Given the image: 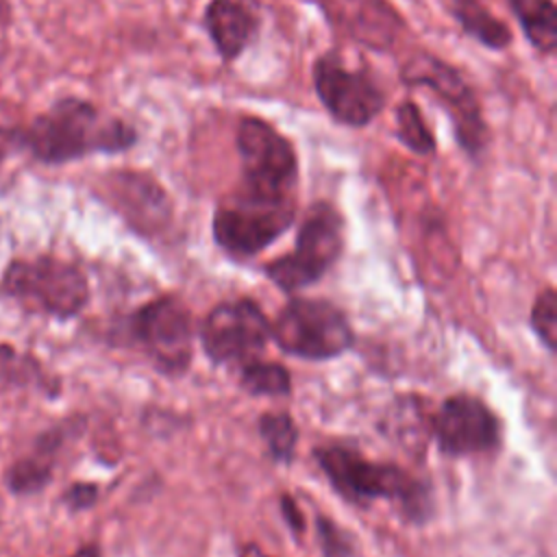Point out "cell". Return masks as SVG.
Here are the masks:
<instances>
[{"label":"cell","mask_w":557,"mask_h":557,"mask_svg":"<svg viewBox=\"0 0 557 557\" xmlns=\"http://www.w3.org/2000/svg\"><path fill=\"white\" fill-rule=\"evenodd\" d=\"M453 15L461 28L492 50H505L511 44V30L481 0H450Z\"/></svg>","instance_id":"cell-16"},{"label":"cell","mask_w":557,"mask_h":557,"mask_svg":"<svg viewBox=\"0 0 557 557\" xmlns=\"http://www.w3.org/2000/svg\"><path fill=\"white\" fill-rule=\"evenodd\" d=\"M274 342L302 359H331L352 344V329L342 309L326 300H289L270 326Z\"/></svg>","instance_id":"cell-5"},{"label":"cell","mask_w":557,"mask_h":557,"mask_svg":"<svg viewBox=\"0 0 557 557\" xmlns=\"http://www.w3.org/2000/svg\"><path fill=\"white\" fill-rule=\"evenodd\" d=\"M322 7L337 28L368 48H389L403 28L387 0H322Z\"/></svg>","instance_id":"cell-13"},{"label":"cell","mask_w":557,"mask_h":557,"mask_svg":"<svg viewBox=\"0 0 557 557\" xmlns=\"http://www.w3.org/2000/svg\"><path fill=\"white\" fill-rule=\"evenodd\" d=\"M205 26L222 61H235L261 28L259 0H211L205 9Z\"/></svg>","instance_id":"cell-14"},{"label":"cell","mask_w":557,"mask_h":557,"mask_svg":"<svg viewBox=\"0 0 557 557\" xmlns=\"http://www.w3.org/2000/svg\"><path fill=\"white\" fill-rule=\"evenodd\" d=\"M235 146L242 163L239 187L268 194L294 196L298 161L292 141L261 117H242Z\"/></svg>","instance_id":"cell-6"},{"label":"cell","mask_w":557,"mask_h":557,"mask_svg":"<svg viewBox=\"0 0 557 557\" xmlns=\"http://www.w3.org/2000/svg\"><path fill=\"white\" fill-rule=\"evenodd\" d=\"M259 433L263 437V442L268 444L270 455L281 461L287 463L294 457V448H296V440H298V431L296 424L292 422V418L287 413H265L259 418Z\"/></svg>","instance_id":"cell-19"},{"label":"cell","mask_w":557,"mask_h":557,"mask_svg":"<svg viewBox=\"0 0 557 557\" xmlns=\"http://www.w3.org/2000/svg\"><path fill=\"white\" fill-rule=\"evenodd\" d=\"M294 218V196H268L237 187L213 213V239L233 257H252L278 239Z\"/></svg>","instance_id":"cell-3"},{"label":"cell","mask_w":557,"mask_h":557,"mask_svg":"<svg viewBox=\"0 0 557 557\" xmlns=\"http://www.w3.org/2000/svg\"><path fill=\"white\" fill-rule=\"evenodd\" d=\"M344 248V220L331 202L309 207L296 237V248L270 261L265 274L281 289H300L315 283L337 261Z\"/></svg>","instance_id":"cell-4"},{"label":"cell","mask_w":557,"mask_h":557,"mask_svg":"<svg viewBox=\"0 0 557 557\" xmlns=\"http://www.w3.org/2000/svg\"><path fill=\"white\" fill-rule=\"evenodd\" d=\"M9 146H11V135L0 128V163H2V159H4V154H7V150H9Z\"/></svg>","instance_id":"cell-26"},{"label":"cell","mask_w":557,"mask_h":557,"mask_svg":"<svg viewBox=\"0 0 557 557\" xmlns=\"http://www.w3.org/2000/svg\"><path fill=\"white\" fill-rule=\"evenodd\" d=\"M96 485H87V483H78L74 485L67 494H65V500L72 505V509H85L89 505H94L96 500Z\"/></svg>","instance_id":"cell-23"},{"label":"cell","mask_w":557,"mask_h":557,"mask_svg":"<svg viewBox=\"0 0 557 557\" xmlns=\"http://www.w3.org/2000/svg\"><path fill=\"white\" fill-rule=\"evenodd\" d=\"M242 387L255 396H285L292 389L289 372L278 363L248 361L239 376Z\"/></svg>","instance_id":"cell-18"},{"label":"cell","mask_w":557,"mask_h":557,"mask_svg":"<svg viewBox=\"0 0 557 557\" xmlns=\"http://www.w3.org/2000/svg\"><path fill=\"white\" fill-rule=\"evenodd\" d=\"M131 333L165 372H183L191 359V318L172 296L144 305L131 318Z\"/></svg>","instance_id":"cell-11"},{"label":"cell","mask_w":557,"mask_h":557,"mask_svg":"<svg viewBox=\"0 0 557 557\" xmlns=\"http://www.w3.org/2000/svg\"><path fill=\"white\" fill-rule=\"evenodd\" d=\"M527 41L540 54H553L557 48V9L553 0H509Z\"/></svg>","instance_id":"cell-15"},{"label":"cell","mask_w":557,"mask_h":557,"mask_svg":"<svg viewBox=\"0 0 557 557\" xmlns=\"http://www.w3.org/2000/svg\"><path fill=\"white\" fill-rule=\"evenodd\" d=\"M531 324L533 331L537 333V337L544 342L546 348H555V339H557V296L555 289L548 287L544 289L531 311Z\"/></svg>","instance_id":"cell-20"},{"label":"cell","mask_w":557,"mask_h":557,"mask_svg":"<svg viewBox=\"0 0 557 557\" xmlns=\"http://www.w3.org/2000/svg\"><path fill=\"white\" fill-rule=\"evenodd\" d=\"M7 17H9V4L7 0H0V22H7Z\"/></svg>","instance_id":"cell-28"},{"label":"cell","mask_w":557,"mask_h":557,"mask_svg":"<svg viewBox=\"0 0 557 557\" xmlns=\"http://www.w3.org/2000/svg\"><path fill=\"white\" fill-rule=\"evenodd\" d=\"M313 87L324 109L342 124L366 126L385 107V94L368 70H348L329 50L313 63Z\"/></svg>","instance_id":"cell-9"},{"label":"cell","mask_w":557,"mask_h":557,"mask_svg":"<svg viewBox=\"0 0 557 557\" xmlns=\"http://www.w3.org/2000/svg\"><path fill=\"white\" fill-rule=\"evenodd\" d=\"M318 531H320V544L324 557H350L352 544L348 535L331 520L318 518Z\"/></svg>","instance_id":"cell-22"},{"label":"cell","mask_w":557,"mask_h":557,"mask_svg":"<svg viewBox=\"0 0 557 557\" xmlns=\"http://www.w3.org/2000/svg\"><path fill=\"white\" fill-rule=\"evenodd\" d=\"M435 440L446 455L485 453L500 442V422L474 396L457 394L442 403L435 416Z\"/></svg>","instance_id":"cell-12"},{"label":"cell","mask_w":557,"mask_h":557,"mask_svg":"<svg viewBox=\"0 0 557 557\" xmlns=\"http://www.w3.org/2000/svg\"><path fill=\"white\" fill-rule=\"evenodd\" d=\"M26 141L37 159L61 163L89 152L128 150L137 141V131L87 100L65 98L30 124Z\"/></svg>","instance_id":"cell-1"},{"label":"cell","mask_w":557,"mask_h":557,"mask_svg":"<svg viewBox=\"0 0 557 557\" xmlns=\"http://www.w3.org/2000/svg\"><path fill=\"white\" fill-rule=\"evenodd\" d=\"M70 557H100V555H98V550H96L94 546H85V548L76 550V553L70 555Z\"/></svg>","instance_id":"cell-27"},{"label":"cell","mask_w":557,"mask_h":557,"mask_svg":"<svg viewBox=\"0 0 557 557\" xmlns=\"http://www.w3.org/2000/svg\"><path fill=\"white\" fill-rule=\"evenodd\" d=\"M396 137L416 154H433L435 137L426 126L416 102L405 100L396 107Z\"/></svg>","instance_id":"cell-17"},{"label":"cell","mask_w":557,"mask_h":557,"mask_svg":"<svg viewBox=\"0 0 557 557\" xmlns=\"http://www.w3.org/2000/svg\"><path fill=\"white\" fill-rule=\"evenodd\" d=\"M407 85H424L444 102L453 117L455 137L468 157L476 159L487 146V126L481 104L463 76L442 59L420 52L413 54L400 72Z\"/></svg>","instance_id":"cell-7"},{"label":"cell","mask_w":557,"mask_h":557,"mask_svg":"<svg viewBox=\"0 0 557 557\" xmlns=\"http://www.w3.org/2000/svg\"><path fill=\"white\" fill-rule=\"evenodd\" d=\"M270 322L252 300L220 302L200 326V342L215 363H248L265 348Z\"/></svg>","instance_id":"cell-10"},{"label":"cell","mask_w":557,"mask_h":557,"mask_svg":"<svg viewBox=\"0 0 557 557\" xmlns=\"http://www.w3.org/2000/svg\"><path fill=\"white\" fill-rule=\"evenodd\" d=\"M239 557H272V555L263 553V550H261L259 546H255V544H246V546L239 548Z\"/></svg>","instance_id":"cell-25"},{"label":"cell","mask_w":557,"mask_h":557,"mask_svg":"<svg viewBox=\"0 0 557 557\" xmlns=\"http://www.w3.org/2000/svg\"><path fill=\"white\" fill-rule=\"evenodd\" d=\"M281 507H283V513H285V520L289 522V527H292V531L294 533H302V529H305V522H302V513L298 511V507L285 496L283 500H281Z\"/></svg>","instance_id":"cell-24"},{"label":"cell","mask_w":557,"mask_h":557,"mask_svg":"<svg viewBox=\"0 0 557 557\" xmlns=\"http://www.w3.org/2000/svg\"><path fill=\"white\" fill-rule=\"evenodd\" d=\"M331 485L346 500L366 505L376 498L396 500L407 518L422 522L431 513L429 487L392 463H376L352 448L326 446L315 453Z\"/></svg>","instance_id":"cell-2"},{"label":"cell","mask_w":557,"mask_h":557,"mask_svg":"<svg viewBox=\"0 0 557 557\" xmlns=\"http://www.w3.org/2000/svg\"><path fill=\"white\" fill-rule=\"evenodd\" d=\"M50 476V461L44 455H35L15 463L9 472V483L17 492L39 490Z\"/></svg>","instance_id":"cell-21"},{"label":"cell","mask_w":557,"mask_h":557,"mask_svg":"<svg viewBox=\"0 0 557 557\" xmlns=\"http://www.w3.org/2000/svg\"><path fill=\"white\" fill-rule=\"evenodd\" d=\"M7 289L46 313L70 318L78 313L89 296L87 281L74 265L57 259L15 261L4 274Z\"/></svg>","instance_id":"cell-8"}]
</instances>
